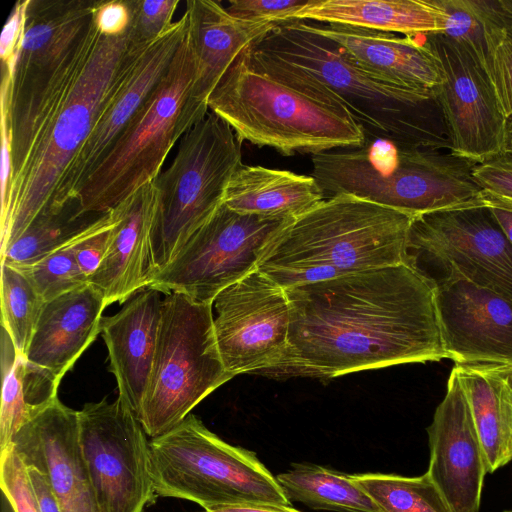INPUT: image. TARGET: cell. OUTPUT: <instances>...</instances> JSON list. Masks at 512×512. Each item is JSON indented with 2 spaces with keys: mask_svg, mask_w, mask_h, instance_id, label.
Masks as SVG:
<instances>
[{
  "mask_svg": "<svg viewBox=\"0 0 512 512\" xmlns=\"http://www.w3.org/2000/svg\"><path fill=\"white\" fill-rule=\"evenodd\" d=\"M286 292L289 347L274 377L334 378L447 358L436 287L406 262Z\"/></svg>",
  "mask_w": 512,
  "mask_h": 512,
  "instance_id": "obj_1",
  "label": "cell"
},
{
  "mask_svg": "<svg viewBox=\"0 0 512 512\" xmlns=\"http://www.w3.org/2000/svg\"><path fill=\"white\" fill-rule=\"evenodd\" d=\"M241 142L284 156L361 145L362 127L342 101L306 72L249 47L208 99Z\"/></svg>",
  "mask_w": 512,
  "mask_h": 512,
  "instance_id": "obj_2",
  "label": "cell"
},
{
  "mask_svg": "<svg viewBox=\"0 0 512 512\" xmlns=\"http://www.w3.org/2000/svg\"><path fill=\"white\" fill-rule=\"evenodd\" d=\"M414 217L350 194L327 197L275 236L257 269L286 290L405 263Z\"/></svg>",
  "mask_w": 512,
  "mask_h": 512,
  "instance_id": "obj_3",
  "label": "cell"
},
{
  "mask_svg": "<svg viewBox=\"0 0 512 512\" xmlns=\"http://www.w3.org/2000/svg\"><path fill=\"white\" fill-rule=\"evenodd\" d=\"M253 49L322 82L346 106L365 136L430 150L451 151L449 132L433 90L385 82L350 60L304 20L280 23Z\"/></svg>",
  "mask_w": 512,
  "mask_h": 512,
  "instance_id": "obj_4",
  "label": "cell"
},
{
  "mask_svg": "<svg viewBox=\"0 0 512 512\" xmlns=\"http://www.w3.org/2000/svg\"><path fill=\"white\" fill-rule=\"evenodd\" d=\"M325 198L350 194L413 216L482 203L478 164L441 150L365 136L356 147L311 156Z\"/></svg>",
  "mask_w": 512,
  "mask_h": 512,
  "instance_id": "obj_5",
  "label": "cell"
},
{
  "mask_svg": "<svg viewBox=\"0 0 512 512\" xmlns=\"http://www.w3.org/2000/svg\"><path fill=\"white\" fill-rule=\"evenodd\" d=\"M144 47L130 43L127 34L106 37L100 33L1 204V252L19 238L36 216L52 208L63 179L102 108Z\"/></svg>",
  "mask_w": 512,
  "mask_h": 512,
  "instance_id": "obj_6",
  "label": "cell"
},
{
  "mask_svg": "<svg viewBox=\"0 0 512 512\" xmlns=\"http://www.w3.org/2000/svg\"><path fill=\"white\" fill-rule=\"evenodd\" d=\"M149 447L158 496L192 501L205 511L244 504L291 506L253 451L225 442L194 414L151 438Z\"/></svg>",
  "mask_w": 512,
  "mask_h": 512,
  "instance_id": "obj_7",
  "label": "cell"
},
{
  "mask_svg": "<svg viewBox=\"0 0 512 512\" xmlns=\"http://www.w3.org/2000/svg\"><path fill=\"white\" fill-rule=\"evenodd\" d=\"M195 74L187 27L161 81L77 191L84 212H108L158 177L176 141L191 129L185 110Z\"/></svg>",
  "mask_w": 512,
  "mask_h": 512,
  "instance_id": "obj_8",
  "label": "cell"
},
{
  "mask_svg": "<svg viewBox=\"0 0 512 512\" xmlns=\"http://www.w3.org/2000/svg\"><path fill=\"white\" fill-rule=\"evenodd\" d=\"M241 164L242 142L213 112L183 135L170 166L156 178L158 205L151 233L155 273L222 205Z\"/></svg>",
  "mask_w": 512,
  "mask_h": 512,
  "instance_id": "obj_9",
  "label": "cell"
},
{
  "mask_svg": "<svg viewBox=\"0 0 512 512\" xmlns=\"http://www.w3.org/2000/svg\"><path fill=\"white\" fill-rule=\"evenodd\" d=\"M213 304L165 294L153 367L138 416L147 436H160L233 376L221 360Z\"/></svg>",
  "mask_w": 512,
  "mask_h": 512,
  "instance_id": "obj_10",
  "label": "cell"
},
{
  "mask_svg": "<svg viewBox=\"0 0 512 512\" xmlns=\"http://www.w3.org/2000/svg\"><path fill=\"white\" fill-rule=\"evenodd\" d=\"M406 263L434 285L465 280L512 300V244L484 202L415 216Z\"/></svg>",
  "mask_w": 512,
  "mask_h": 512,
  "instance_id": "obj_11",
  "label": "cell"
},
{
  "mask_svg": "<svg viewBox=\"0 0 512 512\" xmlns=\"http://www.w3.org/2000/svg\"><path fill=\"white\" fill-rule=\"evenodd\" d=\"M292 220L242 214L222 203L148 288L213 304L220 292L257 270L266 247Z\"/></svg>",
  "mask_w": 512,
  "mask_h": 512,
  "instance_id": "obj_12",
  "label": "cell"
},
{
  "mask_svg": "<svg viewBox=\"0 0 512 512\" xmlns=\"http://www.w3.org/2000/svg\"><path fill=\"white\" fill-rule=\"evenodd\" d=\"M79 441L101 512H145L156 501L150 447L136 415L117 398L78 411Z\"/></svg>",
  "mask_w": 512,
  "mask_h": 512,
  "instance_id": "obj_13",
  "label": "cell"
},
{
  "mask_svg": "<svg viewBox=\"0 0 512 512\" xmlns=\"http://www.w3.org/2000/svg\"><path fill=\"white\" fill-rule=\"evenodd\" d=\"M213 326L226 371L272 374L289 347L291 306L287 292L258 269L220 292Z\"/></svg>",
  "mask_w": 512,
  "mask_h": 512,
  "instance_id": "obj_14",
  "label": "cell"
},
{
  "mask_svg": "<svg viewBox=\"0 0 512 512\" xmlns=\"http://www.w3.org/2000/svg\"><path fill=\"white\" fill-rule=\"evenodd\" d=\"M442 82L433 88L451 141V152L482 163L504 152L508 119L487 73L469 52L443 34L425 36Z\"/></svg>",
  "mask_w": 512,
  "mask_h": 512,
  "instance_id": "obj_15",
  "label": "cell"
},
{
  "mask_svg": "<svg viewBox=\"0 0 512 512\" xmlns=\"http://www.w3.org/2000/svg\"><path fill=\"white\" fill-rule=\"evenodd\" d=\"M187 27V16L184 13L159 38L136 54L69 167L50 209H60L75 198L82 183L106 156L125 126L167 72Z\"/></svg>",
  "mask_w": 512,
  "mask_h": 512,
  "instance_id": "obj_16",
  "label": "cell"
},
{
  "mask_svg": "<svg viewBox=\"0 0 512 512\" xmlns=\"http://www.w3.org/2000/svg\"><path fill=\"white\" fill-rule=\"evenodd\" d=\"M427 474L452 512H479L487 459L473 416L452 369L444 399L427 428Z\"/></svg>",
  "mask_w": 512,
  "mask_h": 512,
  "instance_id": "obj_17",
  "label": "cell"
},
{
  "mask_svg": "<svg viewBox=\"0 0 512 512\" xmlns=\"http://www.w3.org/2000/svg\"><path fill=\"white\" fill-rule=\"evenodd\" d=\"M435 287L447 358L455 364H512V300L465 280Z\"/></svg>",
  "mask_w": 512,
  "mask_h": 512,
  "instance_id": "obj_18",
  "label": "cell"
},
{
  "mask_svg": "<svg viewBox=\"0 0 512 512\" xmlns=\"http://www.w3.org/2000/svg\"><path fill=\"white\" fill-rule=\"evenodd\" d=\"M11 444L26 466L46 476L62 512H101L79 441L78 411L56 398L19 429Z\"/></svg>",
  "mask_w": 512,
  "mask_h": 512,
  "instance_id": "obj_19",
  "label": "cell"
},
{
  "mask_svg": "<svg viewBox=\"0 0 512 512\" xmlns=\"http://www.w3.org/2000/svg\"><path fill=\"white\" fill-rule=\"evenodd\" d=\"M185 14L196 62L185 110L192 128L207 115L208 99L233 62L279 23L236 18L213 0H189Z\"/></svg>",
  "mask_w": 512,
  "mask_h": 512,
  "instance_id": "obj_20",
  "label": "cell"
},
{
  "mask_svg": "<svg viewBox=\"0 0 512 512\" xmlns=\"http://www.w3.org/2000/svg\"><path fill=\"white\" fill-rule=\"evenodd\" d=\"M158 205L156 179L148 182L113 211L115 223L106 254L89 280L106 306L124 303L149 287L155 269L151 233Z\"/></svg>",
  "mask_w": 512,
  "mask_h": 512,
  "instance_id": "obj_21",
  "label": "cell"
},
{
  "mask_svg": "<svg viewBox=\"0 0 512 512\" xmlns=\"http://www.w3.org/2000/svg\"><path fill=\"white\" fill-rule=\"evenodd\" d=\"M313 32L336 43L365 71L390 84L419 91L432 90L443 79L439 61L425 40L356 26L313 24Z\"/></svg>",
  "mask_w": 512,
  "mask_h": 512,
  "instance_id": "obj_22",
  "label": "cell"
},
{
  "mask_svg": "<svg viewBox=\"0 0 512 512\" xmlns=\"http://www.w3.org/2000/svg\"><path fill=\"white\" fill-rule=\"evenodd\" d=\"M160 291L146 288L129 299L116 314L101 320L109 368L118 398L138 418L148 387L162 313Z\"/></svg>",
  "mask_w": 512,
  "mask_h": 512,
  "instance_id": "obj_23",
  "label": "cell"
},
{
  "mask_svg": "<svg viewBox=\"0 0 512 512\" xmlns=\"http://www.w3.org/2000/svg\"><path fill=\"white\" fill-rule=\"evenodd\" d=\"M106 307L90 283L47 302L25 358L60 382L100 333Z\"/></svg>",
  "mask_w": 512,
  "mask_h": 512,
  "instance_id": "obj_24",
  "label": "cell"
},
{
  "mask_svg": "<svg viewBox=\"0 0 512 512\" xmlns=\"http://www.w3.org/2000/svg\"><path fill=\"white\" fill-rule=\"evenodd\" d=\"M98 1L29 0L12 92L55 72L92 20Z\"/></svg>",
  "mask_w": 512,
  "mask_h": 512,
  "instance_id": "obj_25",
  "label": "cell"
},
{
  "mask_svg": "<svg viewBox=\"0 0 512 512\" xmlns=\"http://www.w3.org/2000/svg\"><path fill=\"white\" fill-rule=\"evenodd\" d=\"M488 473L512 461V364H455Z\"/></svg>",
  "mask_w": 512,
  "mask_h": 512,
  "instance_id": "obj_26",
  "label": "cell"
},
{
  "mask_svg": "<svg viewBox=\"0 0 512 512\" xmlns=\"http://www.w3.org/2000/svg\"><path fill=\"white\" fill-rule=\"evenodd\" d=\"M444 18L437 0H313L293 16L410 37L442 34Z\"/></svg>",
  "mask_w": 512,
  "mask_h": 512,
  "instance_id": "obj_27",
  "label": "cell"
},
{
  "mask_svg": "<svg viewBox=\"0 0 512 512\" xmlns=\"http://www.w3.org/2000/svg\"><path fill=\"white\" fill-rule=\"evenodd\" d=\"M324 199L311 175L242 163L226 187L223 204L242 214L295 219Z\"/></svg>",
  "mask_w": 512,
  "mask_h": 512,
  "instance_id": "obj_28",
  "label": "cell"
},
{
  "mask_svg": "<svg viewBox=\"0 0 512 512\" xmlns=\"http://www.w3.org/2000/svg\"><path fill=\"white\" fill-rule=\"evenodd\" d=\"M1 374L0 448L3 450L37 411L58 398L60 382L20 355L3 327Z\"/></svg>",
  "mask_w": 512,
  "mask_h": 512,
  "instance_id": "obj_29",
  "label": "cell"
},
{
  "mask_svg": "<svg viewBox=\"0 0 512 512\" xmlns=\"http://www.w3.org/2000/svg\"><path fill=\"white\" fill-rule=\"evenodd\" d=\"M289 501L336 512H379L352 475L312 463H293L276 476Z\"/></svg>",
  "mask_w": 512,
  "mask_h": 512,
  "instance_id": "obj_30",
  "label": "cell"
},
{
  "mask_svg": "<svg viewBox=\"0 0 512 512\" xmlns=\"http://www.w3.org/2000/svg\"><path fill=\"white\" fill-rule=\"evenodd\" d=\"M443 35L465 48L493 83V58L509 24L498 0H437Z\"/></svg>",
  "mask_w": 512,
  "mask_h": 512,
  "instance_id": "obj_31",
  "label": "cell"
},
{
  "mask_svg": "<svg viewBox=\"0 0 512 512\" xmlns=\"http://www.w3.org/2000/svg\"><path fill=\"white\" fill-rule=\"evenodd\" d=\"M103 214L84 212L76 198L60 209L46 210L1 252V263L15 268L33 264L78 240Z\"/></svg>",
  "mask_w": 512,
  "mask_h": 512,
  "instance_id": "obj_32",
  "label": "cell"
},
{
  "mask_svg": "<svg viewBox=\"0 0 512 512\" xmlns=\"http://www.w3.org/2000/svg\"><path fill=\"white\" fill-rule=\"evenodd\" d=\"M379 512H452L427 472L417 477L396 474H352Z\"/></svg>",
  "mask_w": 512,
  "mask_h": 512,
  "instance_id": "obj_33",
  "label": "cell"
},
{
  "mask_svg": "<svg viewBox=\"0 0 512 512\" xmlns=\"http://www.w3.org/2000/svg\"><path fill=\"white\" fill-rule=\"evenodd\" d=\"M46 302L19 269L1 263V326L25 356Z\"/></svg>",
  "mask_w": 512,
  "mask_h": 512,
  "instance_id": "obj_34",
  "label": "cell"
},
{
  "mask_svg": "<svg viewBox=\"0 0 512 512\" xmlns=\"http://www.w3.org/2000/svg\"><path fill=\"white\" fill-rule=\"evenodd\" d=\"M78 240L33 264L16 268L29 278L46 303L89 283L75 258L74 244Z\"/></svg>",
  "mask_w": 512,
  "mask_h": 512,
  "instance_id": "obj_35",
  "label": "cell"
},
{
  "mask_svg": "<svg viewBox=\"0 0 512 512\" xmlns=\"http://www.w3.org/2000/svg\"><path fill=\"white\" fill-rule=\"evenodd\" d=\"M131 23L127 33L130 43L146 46L159 38L171 25L178 0H128Z\"/></svg>",
  "mask_w": 512,
  "mask_h": 512,
  "instance_id": "obj_36",
  "label": "cell"
},
{
  "mask_svg": "<svg viewBox=\"0 0 512 512\" xmlns=\"http://www.w3.org/2000/svg\"><path fill=\"white\" fill-rule=\"evenodd\" d=\"M0 480L14 512H39L27 467L12 444L1 450Z\"/></svg>",
  "mask_w": 512,
  "mask_h": 512,
  "instance_id": "obj_37",
  "label": "cell"
},
{
  "mask_svg": "<svg viewBox=\"0 0 512 512\" xmlns=\"http://www.w3.org/2000/svg\"><path fill=\"white\" fill-rule=\"evenodd\" d=\"M313 0H232L227 11L234 17L255 22L284 23Z\"/></svg>",
  "mask_w": 512,
  "mask_h": 512,
  "instance_id": "obj_38",
  "label": "cell"
},
{
  "mask_svg": "<svg viewBox=\"0 0 512 512\" xmlns=\"http://www.w3.org/2000/svg\"><path fill=\"white\" fill-rule=\"evenodd\" d=\"M473 179L482 190L512 199V154L503 152L478 163Z\"/></svg>",
  "mask_w": 512,
  "mask_h": 512,
  "instance_id": "obj_39",
  "label": "cell"
},
{
  "mask_svg": "<svg viewBox=\"0 0 512 512\" xmlns=\"http://www.w3.org/2000/svg\"><path fill=\"white\" fill-rule=\"evenodd\" d=\"M493 85L505 117H512V31L497 47L493 58Z\"/></svg>",
  "mask_w": 512,
  "mask_h": 512,
  "instance_id": "obj_40",
  "label": "cell"
},
{
  "mask_svg": "<svg viewBox=\"0 0 512 512\" xmlns=\"http://www.w3.org/2000/svg\"><path fill=\"white\" fill-rule=\"evenodd\" d=\"M28 1L20 0L14 4L1 35V69L8 70L13 75L23 40Z\"/></svg>",
  "mask_w": 512,
  "mask_h": 512,
  "instance_id": "obj_41",
  "label": "cell"
},
{
  "mask_svg": "<svg viewBox=\"0 0 512 512\" xmlns=\"http://www.w3.org/2000/svg\"><path fill=\"white\" fill-rule=\"evenodd\" d=\"M93 22L99 32L106 37L126 35L131 23L129 1H98L93 11Z\"/></svg>",
  "mask_w": 512,
  "mask_h": 512,
  "instance_id": "obj_42",
  "label": "cell"
},
{
  "mask_svg": "<svg viewBox=\"0 0 512 512\" xmlns=\"http://www.w3.org/2000/svg\"><path fill=\"white\" fill-rule=\"evenodd\" d=\"M39 512H62L60 504L46 478L33 466H26Z\"/></svg>",
  "mask_w": 512,
  "mask_h": 512,
  "instance_id": "obj_43",
  "label": "cell"
},
{
  "mask_svg": "<svg viewBox=\"0 0 512 512\" xmlns=\"http://www.w3.org/2000/svg\"><path fill=\"white\" fill-rule=\"evenodd\" d=\"M481 197L512 244V199L485 190Z\"/></svg>",
  "mask_w": 512,
  "mask_h": 512,
  "instance_id": "obj_44",
  "label": "cell"
},
{
  "mask_svg": "<svg viewBox=\"0 0 512 512\" xmlns=\"http://www.w3.org/2000/svg\"><path fill=\"white\" fill-rule=\"evenodd\" d=\"M205 512H300L291 506H277L269 504H244L227 506Z\"/></svg>",
  "mask_w": 512,
  "mask_h": 512,
  "instance_id": "obj_45",
  "label": "cell"
},
{
  "mask_svg": "<svg viewBox=\"0 0 512 512\" xmlns=\"http://www.w3.org/2000/svg\"><path fill=\"white\" fill-rule=\"evenodd\" d=\"M498 3L508 21V24L512 25V0H498Z\"/></svg>",
  "mask_w": 512,
  "mask_h": 512,
  "instance_id": "obj_46",
  "label": "cell"
},
{
  "mask_svg": "<svg viewBox=\"0 0 512 512\" xmlns=\"http://www.w3.org/2000/svg\"><path fill=\"white\" fill-rule=\"evenodd\" d=\"M504 152L512 154V122L508 123Z\"/></svg>",
  "mask_w": 512,
  "mask_h": 512,
  "instance_id": "obj_47",
  "label": "cell"
},
{
  "mask_svg": "<svg viewBox=\"0 0 512 512\" xmlns=\"http://www.w3.org/2000/svg\"><path fill=\"white\" fill-rule=\"evenodd\" d=\"M509 29L512 31V25H509Z\"/></svg>",
  "mask_w": 512,
  "mask_h": 512,
  "instance_id": "obj_48",
  "label": "cell"
},
{
  "mask_svg": "<svg viewBox=\"0 0 512 512\" xmlns=\"http://www.w3.org/2000/svg\"><path fill=\"white\" fill-rule=\"evenodd\" d=\"M504 512H512V510H506V511H504Z\"/></svg>",
  "mask_w": 512,
  "mask_h": 512,
  "instance_id": "obj_49",
  "label": "cell"
}]
</instances>
